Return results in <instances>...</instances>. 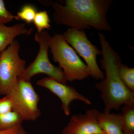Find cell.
Returning <instances> with one entry per match:
<instances>
[{
  "label": "cell",
  "instance_id": "2e32d148",
  "mask_svg": "<svg viewBox=\"0 0 134 134\" xmlns=\"http://www.w3.org/2000/svg\"><path fill=\"white\" fill-rule=\"evenodd\" d=\"M37 12V8L34 5L25 4L18 12L16 16L19 19H21L26 23L30 24L33 22L34 17Z\"/></svg>",
  "mask_w": 134,
  "mask_h": 134
},
{
  "label": "cell",
  "instance_id": "ac0fdd59",
  "mask_svg": "<svg viewBox=\"0 0 134 134\" xmlns=\"http://www.w3.org/2000/svg\"><path fill=\"white\" fill-rule=\"evenodd\" d=\"M13 111L12 102L8 96L0 99V114H3Z\"/></svg>",
  "mask_w": 134,
  "mask_h": 134
},
{
  "label": "cell",
  "instance_id": "5b68a950",
  "mask_svg": "<svg viewBox=\"0 0 134 134\" xmlns=\"http://www.w3.org/2000/svg\"><path fill=\"white\" fill-rule=\"evenodd\" d=\"M6 96L11 100L13 111L24 120L34 121L41 115L38 108L40 98L30 81L18 79Z\"/></svg>",
  "mask_w": 134,
  "mask_h": 134
},
{
  "label": "cell",
  "instance_id": "7c38bea8",
  "mask_svg": "<svg viewBox=\"0 0 134 134\" xmlns=\"http://www.w3.org/2000/svg\"><path fill=\"white\" fill-rule=\"evenodd\" d=\"M120 108L124 134H134V104L124 105Z\"/></svg>",
  "mask_w": 134,
  "mask_h": 134
},
{
  "label": "cell",
  "instance_id": "9c48e42d",
  "mask_svg": "<svg viewBox=\"0 0 134 134\" xmlns=\"http://www.w3.org/2000/svg\"><path fill=\"white\" fill-rule=\"evenodd\" d=\"M99 112L97 109H89L84 114L72 115L62 130V134H103L99 125Z\"/></svg>",
  "mask_w": 134,
  "mask_h": 134
},
{
  "label": "cell",
  "instance_id": "8fae6325",
  "mask_svg": "<svg viewBox=\"0 0 134 134\" xmlns=\"http://www.w3.org/2000/svg\"><path fill=\"white\" fill-rule=\"evenodd\" d=\"M98 121L104 134H124L121 113L99 112Z\"/></svg>",
  "mask_w": 134,
  "mask_h": 134
},
{
  "label": "cell",
  "instance_id": "5bb4252c",
  "mask_svg": "<svg viewBox=\"0 0 134 134\" xmlns=\"http://www.w3.org/2000/svg\"><path fill=\"white\" fill-rule=\"evenodd\" d=\"M118 73L125 86L134 92V68H130L122 62L118 68Z\"/></svg>",
  "mask_w": 134,
  "mask_h": 134
},
{
  "label": "cell",
  "instance_id": "3957f363",
  "mask_svg": "<svg viewBox=\"0 0 134 134\" xmlns=\"http://www.w3.org/2000/svg\"><path fill=\"white\" fill-rule=\"evenodd\" d=\"M49 49L53 60L59 65L68 81H82L90 76L88 67L62 34H56L50 39Z\"/></svg>",
  "mask_w": 134,
  "mask_h": 134
},
{
  "label": "cell",
  "instance_id": "ffe728a7",
  "mask_svg": "<svg viewBox=\"0 0 134 134\" xmlns=\"http://www.w3.org/2000/svg\"><path fill=\"white\" fill-rule=\"evenodd\" d=\"M1 53H0V55H1Z\"/></svg>",
  "mask_w": 134,
  "mask_h": 134
},
{
  "label": "cell",
  "instance_id": "9a60e30c",
  "mask_svg": "<svg viewBox=\"0 0 134 134\" xmlns=\"http://www.w3.org/2000/svg\"><path fill=\"white\" fill-rule=\"evenodd\" d=\"M33 23L38 32L44 31L50 28V21L48 12L44 10L37 12L34 19Z\"/></svg>",
  "mask_w": 134,
  "mask_h": 134
},
{
  "label": "cell",
  "instance_id": "d6986e66",
  "mask_svg": "<svg viewBox=\"0 0 134 134\" xmlns=\"http://www.w3.org/2000/svg\"><path fill=\"white\" fill-rule=\"evenodd\" d=\"M0 134H28L22 125L7 130L0 131Z\"/></svg>",
  "mask_w": 134,
  "mask_h": 134
},
{
  "label": "cell",
  "instance_id": "44dd1931",
  "mask_svg": "<svg viewBox=\"0 0 134 134\" xmlns=\"http://www.w3.org/2000/svg\"></svg>",
  "mask_w": 134,
  "mask_h": 134
},
{
  "label": "cell",
  "instance_id": "277c9868",
  "mask_svg": "<svg viewBox=\"0 0 134 134\" xmlns=\"http://www.w3.org/2000/svg\"><path fill=\"white\" fill-rule=\"evenodd\" d=\"M51 37L50 34L44 31L35 34L34 39L39 45L38 53L33 62L22 72L19 79L30 81L34 76L41 74L62 83L66 84L68 81L62 70L52 64L49 60L48 50Z\"/></svg>",
  "mask_w": 134,
  "mask_h": 134
},
{
  "label": "cell",
  "instance_id": "8992f818",
  "mask_svg": "<svg viewBox=\"0 0 134 134\" xmlns=\"http://www.w3.org/2000/svg\"><path fill=\"white\" fill-rule=\"evenodd\" d=\"M62 35L68 44L84 60L90 76L96 80H103L105 74L97 60V56L101 54V50L89 40L85 30L69 28Z\"/></svg>",
  "mask_w": 134,
  "mask_h": 134
},
{
  "label": "cell",
  "instance_id": "6da1fadb",
  "mask_svg": "<svg viewBox=\"0 0 134 134\" xmlns=\"http://www.w3.org/2000/svg\"><path fill=\"white\" fill-rule=\"evenodd\" d=\"M113 3V0H65L52 2L51 5L54 20L58 25L110 31L107 15Z\"/></svg>",
  "mask_w": 134,
  "mask_h": 134
},
{
  "label": "cell",
  "instance_id": "52a82bcc",
  "mask_svg": "<svg viewBox=\"0 0 134 134\" xmlns=\"http://www.w3.org/2000/svg\"><path fill=\"white\" fill-rule=\"evenodd\" d=\"M20 45L15 40L0 55V95L6 96L26 68L19 54Z\"/></svg>",
  "mask_w": 134,
  "mask_h": 134
},
{
  "label": "cell",
  "instance_id": "4fadbf2b",
  "mask_svg": "<svg viewBox=\"0 0 134 134\" xmlns=\"http://www.w3.org/2000/svg\"><path fill=\"white\" fill-rule=\"evenodd\" d=\"M24 121L21 117L14 111L0 114V131L21 126Z\"/></svg>",
  "mask_w": 134,
  "mask_h": 134
},
{
  "label": "cell",
  "instance_id": "ba28073f",
  "mask_svg": "<svg viewBox=\"0 0 134 134\" xmlns=\"http://www.w3.org/2000/svg\"><path fill=\"white\" fill-rule=\"evenodd\" d=\"M36 84L39 86L48 89L59 98L62 103L63 112L67 116L70 114V105L74 100H81L88 105L91 104L90 99L78 92L74 87L53 78L48 77H44L39 80Z\"/></svg>",
  "mask_w": 134,
  "mask_h": 134
},
{
  "label": "cell",
  "instance_id": "30bf717a",
  "mask_svg": "<svg viewBox=\"0 0 134 134\" xmlns=\"http://www.w3.org/2000/svg\"><path fill=\"white\" fill-rule=\"evenodd\" d=\"M32 31V29H27L24 23L16 24L11 26L0 24V53L11 44L17 37L21 35L28 36Z\"/></svg>",
  "mask_w": 134,
  "mask_h": 134
},
{
  "label": "cell",
  "instance_id": "7a4b0ae2",
  "mask_svg": "<svg viewBox=\"0 0 134 134\" xmlns=\"http://www.w3.org/2000/svg\"><path fill=\"white\" fill-rule=\"evenodd\" d=\"M98 35L101 48L100 65L105 76L95 86L100 92L104 112L110 113L113 110H119L124 105L134 104V92L127 88L119 75L121 57L111 46L104 34L98 32Z\"/></svg>",
  "mask_w": 134,
  "mask_h": 134
},
{
  "label": "cell",
  "instance_id": "e0dca14e",
  "mask_svg": "<svg viewBox=\"0 0 134 134\" xmlns=\"http://www.w3.org/2000/svg\"><path fill=\"white\" fill-rule=\"evenodd\" d=\"M14 19L18 20L19 19L16 15H15L7 9L4 1L0 0V24H5Z\"/></svg>",
  "mask_w": 134,
  "mask_h": 134
}]
</instances>
